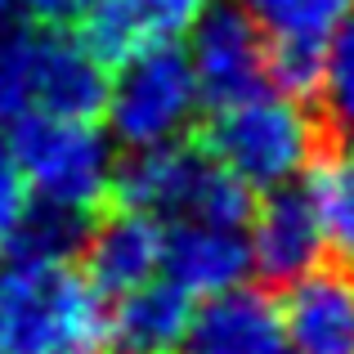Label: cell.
Returning <instances> with one entry per match:
<instances>
[{
    "mask_svg": "<svg viewBox=\"0 0 354 354\" xmlns=\"http://www.w3.org/2000/svg\"><path fill=\"white\" fill-rule=\"evenodd\" d=\"M117 202L148 211L162 225H247L256 211V193L211 153L207 144H166L126 153L117 171Z\"/></svg>",
    "mask_w": 354,
    "mask_h": 354,
    "instance_id": "obj_5",
    "label": "cell"
},
{
    "mask_svg": "<svg viewBox=\"0 0 354 354\" xmlns=\"http://www.w3.org/2000/svg\"><path fill=\"white\" fill-rule=\"evenodd\" d=\"M108 63L81 32L27 18L0 36V126L36 117H104Z\"/></svg>",
    "mask_w": 354,
    "mask_h": 354,
    "instance_id": "obj_2",
    "label": "cell"
},
{
    "mask_svg": "<svg viewBox=\"0 0 354 354\" xmlns=\"http://www.w3.org/2000/svg\"><path fill=\"white\" fill-rule=\"evenodd\" d=\"M193 314L198 301L162 274L113 301V346L117 354H180L189 346Z\"/></svg>",
    "mask_w": 354,
    "mask_h": 354,
    "instance_id": "obj_15",
    "label": "cell"
},
{
    "mask_svg": "<svg viewBox=\"0 0 354 354\" xmlns=\"http://www.w3.org/2000/svg\"><path fill=\"white\" fill-rule=\"evenodd\" d=\"M27 216H32V193L23 184V171L14 162V148L0 135V256L23 238Z\"/></svg>",
    "mask_w": 354,
    "mask_h": 354,
    "instance_id": "obj_18",
    "label": "cell"
},
{
    "mask_svg": "<svg viewBox=\"0 0 354 354\" xmlns=\"http://www.w3.org/2000/svg\"><path fill=\"white\" fill-rule=\"evenodd\" d=\"M184 50H189L193 72L202 81L207 108L234 104V99H247L269 86V41L242 5L216 0L193 23Z\"/></svg>",
    "mask_w": 354,
    "mask_h": 354,
    "instance_id": "obj_8",
    "label": "cell"
},
{
    "mask_svg": "<svg viewBox=\"0 0 354 354\" xmlns=\"http://www.w3.org/2000/svg\"><path fill=\"white\" fill-rule=\"evenodd\" d=\"M292 354H354V265H319L283 287Z\"/></svg>",
    "mask_w": 354,
    "mask_h": 354,
    "instance_id": "obj_13",
    "label": "cell"
},
{
    "mask_svg": "<svg viewBox=\"0 0 354 354\" xmlns=\"http://www.w3.org/2000/svg\"><path fill=\"white\" fill-rule=\"evenodd\" d=\"M269 41V86L310 95L319 86L323 54L354 27V0H238Z\"/></svg>",
    "mask_w": 354,
    "mask_h": 354,
    "instance_id": "obj_7",
    "label": "cell"
},
{
    "mask_svg": "<svg viewBox=\"0 0 354 354\" xmlns=\"http://www.w3.org/2000/svg\"><path fill=\"white\" fill-rule=\"evenodd\" d=\"M207 95L193 72V59L180 41L175 45H153L117 63L108 77V99H104V126L126 153L144 148H166L184 144L189 130L198 126Z\"/></svg>",
    "mask_w": 354,
    "mask_h": 354,
    "instance_id": "obj_6",
    "label": "cell"
},
{
    "mask_svg": "<svg viewBox=\"0 0 354 354\" xmlns=\"http://www.w3.org/2000/svg\"><path fill=\"white\" fill-rule=\"evenodd\" d=\"M189 354H292L287 346L283 301L242 283L234 292H220L198 301L189 332Z\"/></svg>",
    "mask_w": 354,
    "mask_h": 354,
    "instance_id": "obj_14",
    "label": "cell"
},
{
    "mask_svg": "<svg viewBox=\"0 0 354 354\" xmlns=\"http://www.w3.org/2000/svg\"><path fill=\"white\" fill-rule=\"evenodd\" d=\"M314 207L328 229V247L346 265H354V144H341L337 153H323L314 171L305 175Z\"/></svg>",
    "mask_w": 354,
    "mask_h": 354,
    "instance_id": "obj_16",
    "label": "cell"
},
{
    "mask_svg": "<svg viewBox=\"0 0 354 354\" xmlns=\"http://www.w3.org/2000/svg\"><path fill=\"white\" fill-rule=\"evenodd\" d=\"M319 130L323 121L305 108L301 95L265 86L247 99L211 108L207 148L251 193H274L305 184V175L323 157Z\"/></svg>",
    "mask_w": 354,
    "mask_h": 354,
    "instance_id": "obj_4",
    "label": "cell"
},
{
    "mask_svg": "<svg viewBox=\"0 0 354 354\" xmlns=\"http://www.w3.org/2000/svg\"><path fill=\"white\" fill-rule=\"evenodd\" d=\"M216 0H90L81 36L104 63H121L153 45H175Z\"/></svg>",
    "mask_w": 354,
    "mask_h": 354,
    "instance_id": "obj_11",
    "label": "cell"
},
{
    "mask_svg": "<svg viewBox=\"0 0 354 354\" xmlns=\"http://www.w3.org/2000/svg\"><path fill=\"white\" fill-rule=\"evenodd\" d=\"M247 238H251L256 274L265 283H278V287L314 274L323 265V256L332 251L323 216H319V207H314L305 184L260 193V207L247 220Z\"/></svg>",
    "mask_w": 354,
    "mask_h": 354,
    "instance_id": "obj_9",
    "label": "cell"
},
{
    "mask_svg": "<svg viewBox=\"0 0 354 354\" xmlns=\"http://www.w3.org/2000/svg\"><path fill=\"white\" fill-rule=\"evenodd\" d=\"M113 301L77 256L14 242L0 256V354H104Z\"/></svg>",
    "mask_w": 354,
    "mask_h": 354,
    "instance_id": "obj_1",
    "label": "cell"
},
{
    "mask_svg": "<svg viewBox=\"0 0 354 354\" xmlns=\"http://www.w3.org/2000/svg\"><path fill=\"white\" fill-rule=\"evenodd\" d=\"M166 278L193 296V301H211L220 292H234L256 274L251 260V238L247 225H211V220H193V225H166Z\"/></svg>",
    "mask_w": 354,
    "mask_h": 354,
    "instance_id": "obj_12",
    "label": "cell"
},
{
    "mask_svg": "<svg viewBox=\"0 0 354 354\" xmlns=\"http://www.w3.org/2000/svg\"><path fill=\"white\" fill-rule=\"evenodd\" d=\"M36 211L95 220L117 198V139L99 117H36L5 130Z\"/></svg>",
    "mask_w": 354,
    "mask_h": 354,
    "instance_id": "obj_3",
    "label": "cell"
},
{
    "mask_svg": "<svg viewBox=\"0 0 354 354\" xmlns=\"http://www.w3.org/2000/svg\"><path fill=\"white\" fill-rule=\"evenodd\" d=\"M90 0H0V9H23L27 18L41 23H63V18H81Z\"/></svg>",
    "mask_w": 354,
    "mask_h": 354,
    "instance_id": "obj_19",
    "label": "cell"
},
{
    "mask_svg": "<svg viewBox=\"0 0 354 354\" xmlns=\"http://www.w3.org/2000/svg\"><path fill=\"white\" fill-rule=\"evenodd\" d=\"M5 32H9V27H5V23H0V36H5Z\"/></svg>",
    "mask_w": 354,
    "mask_h": 354,
    "instance_id": "obj_20",
    "label": "cell"
},
{
    "mask_svg": "<svg viewBox=\"0 0 354 354\" xmlns=\"http://www.w3.org/2000/svg\"><path fill=\"white\" fill-rule=\"evenodd\" d=\"M77 260L99 283L108 301L162 278L166 269V225L148 211L117 202V211H99L86 229Z\"/></svg>",
    "mask_w": 354,
    "mask_h": 354,
    "instance_id": "obj_10",
    "label": "cell"
},
{
    "mask_svg": "<svg viewBox=\"0 0 354 354\" xmlns=\"http://www.w3.org/2000/svg\"><path fill=\"white\" fill-rule=\"evenodd\" d=\"M314 104H319L323 126H328L341 144H354V27H346V32L328 45V54H323Z\"/></svg>",
    "mask_w": 354,
    "mask_h": 354,
    "instance_id": "obj_17",
    "label": "cell"
}]
</instances>
